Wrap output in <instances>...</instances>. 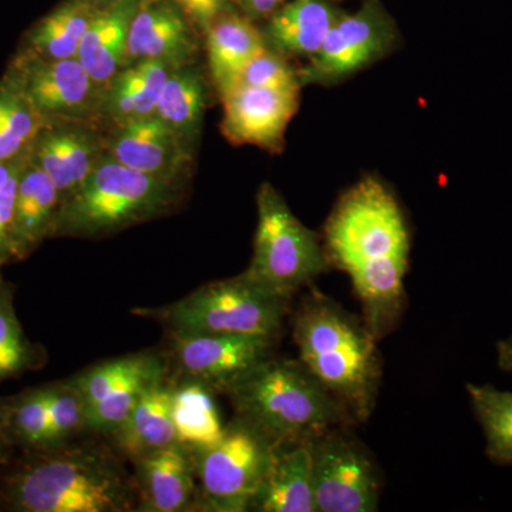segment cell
<instances>
[{
  "instance_id": "6da1fadb",
  "label": "cell",
  "mask_w": 512,
  "mask_h": 512,
  "mask_svg": "<svg viewBox=\"0 0 512 512\" xmlns=\"http://www.w3.org/2000/svg\"><path fill=\"white\" fill-rule=\"evenodd\" d=\"M325 238L328 256L348 272L376 330L399 305L409 265V232L396 198L365 178L340 198Z\"/></svg>"
},
{
  "instance_id": "7a4b0ae2",
  "label": "cell",
  "mask_w": 512,
  "mask_h": 512,
  "mask_svg": "<svg viewBox=\"0 0 512 512\" xmlns=\"http://www.w3.org/2000/svg\"><path fill=\"white\" fill-rule=\"evenodd\" d=\"M0 505L16 512L137 510L133 476L99 443H69L20 453L0 474Z\"/></svg>"
},
{
  "instance_id": "3957f363",
  "label": "cell",
  "mask_w": 512,
  "mask_h": 512,
  "mask_svg": "<svg viewBox=\"0 0 512 512\" xmlns=\"http://www.w3.org/2000/svg\"><path fill=\"white\" fill-rule=\"evenodd\" d=\"M235 417L276 448L308 441L343 419V406L301 360L268 357L227 390Z\"/></svg>"
},
{
  "instance_id": "277c9868",
  "label": "cell",
  "mask_w": 512,
  "mask_h": 512,
  "mask_svg": "<svg viewBox=\"0 0 512 512\" xmlns=\"http://www.w3.org/2000/svg\"><path fill=\"white\" fill-rule=\"evenodd\" d=\"M303 366L356 416L366 417L379 382L375 332L325 298L303 302L293 323Z\"/></svg>"
},
{
  "instance_id": "5b68a950",
  "label": "cell",
  "mask_w": 512,
  "mask_h": 512,
  "mask_svg": "<svg viewBox=\"0 0 512 512\" xmlns=\"http://www.w3.org/2000/svg\"><path fill=\"white\" fill-rule=\"evenodd\" d=\"M185 183L140 173L107 154L76 191L64 198L53 238H101L170 214Z\"/></svg>"
},
{
  "instance_id": "8992f818",
  "label": "cell",
  "mask_w": 512,
  "mask_h": 512,
  "mask_svg": "<svg viewBox=\"0 0 512 512\" xmlns=\"http://www.w3.org/2000/svg\"><path fill=\"white\" fill-rule=\"evenodd\" d=\"M289 298L268 291L242 272L211 282L180 301L160 308L134 309L171 333H220L278 339Z\"/></svg>"
},
{
  "instance_id": "52a82bcc",
  "label": "cell",
  "mask_w": 512,
  "mask_h": 512,
  "mask_svg": "<svg viewBox=\"0 0 512 512\" xmlns=\"http://www.w3.org/2000/svg\"><path fill=\"white\" fill-rule=\"evenodd\" d=\"M256 207L254 251L244 274L268 291L291 298L328 268V255L274 185L261 184Z\"/></svg>"
},
{
  "instance_id": "ba28073f",
  "label": "cell",
  "mask_w": 512,
  "mask_h": 512,
  "mask_svg": "<svg viewBox=\"0 0 512 512\" xmlns=\"http://www.w3.org/2000/svg\"><path fill=\"white\" fill-rule=\"evenodd\" d=\"M198 480L197 510H252L274 463L276 447L235 417L214 446L191 448Z\"/></svg>"
},
{
  "instance_id": "9c48e42d",
  "label": "cell",
  "mask_w": 512,
  "mask_h": 512,
  "mask_svg": "<svg viewBox=\"0 0 512 512\" xmlns=\"http://www.w3.org/2000/svg\"><path fill=\"white\" fill-rule=\"evenodd\" d=\"M400 30L382 0H363L330 29L322 49L298 70L303 86H335L362 72L396 49Z\"/></svg>"
},
{
  "instance_id": "30bf717a",
  "label": "cell",
  "mask_w": 512,
  "mask_h": 512,
  "mask_svg": "<svg viewBox=\"0 0 512 512\" xmlns=\"http://www.w3.org/2000/svg\"><path fill=\"white\" fill-rule=\"evenodd\" d=\"M274 338L168 332L167 382L200 384L211 393L229 387L256 365L274 355Z\"/></svg>"
},
{
  "instance_id": "8fae6325",
  "label": "cell",
  "mask_w": 512,
  "mask_h": 512,
  "mask_svg": "<svg viewBox=\"0 0 512 512\" xmlns=\"http://www.w3.org/2000/svg\"><path fill=\"white\" fill-rule=\"evenodd\" d=\"M46 124L103 126L104 92L74 59L46 60L16 52L8 67ZM104 127V126H103Z\"/></svg>"
},
{
  "instance_id": "7c38bea8",
  "label": "cell",
  "mask_w": 512,
  "mask_h": 512,
  "mask_svg": "<svg viewBox=\"0 0 512 512\" xmlns=\"http://www.w3.org/2000/svg\"><path fill=\"white\" fill-rule=\"evenodd\" d=\"M318 512H373L379 480L372 460L355 440L335 429L309 440Z\"/></svg>"
},
{
  "instance_id": "4fadbf2b",
  "label": "cell",
  "mask_w": 512,
  "mask_h": 512,
  "mask_svg": "<svg viewBox=\"0 0 512 512\" xmlns=\"http://www.w3.org/2000/svg\"><path fill=\"white\" fill-rule=\"evenodd\" d=\"M301 90L235 87L224 97L221 131L234 146H255L271 154L285 148V134L299 109Z\"/></svg>"
},
{
  "instance_id": "5bb4252c",
  "label": "cell",
  "mask_w": 512,
  "mask_h": 512,
  "mask_svg": "<svg viewBox=\"0 0 512 512\" xmlns=\"http://www.w3.org/2000/svg\"><path fill=\"white\" fill-rule=\"evenodd\" d=\"M106 154L140 173L185 183L194 163V146L157 116L106 128Z\"/></svg>"
},
{
  "instance_id": "9a60e30c",
  "label": "cell",
  "mask_w": 512,
  "mask_h": 512,
  "mask_svg": "<svg viewBox=\"0 0 512 512\" xmlns=\"http://www.w3.org/2000/svg\"><path fill=\"white\" fill-rule=\"evenodd\" d=\"M200 30L171 0H141L131 20L127 64L163 62L178 67L194 64Z\"/></svg>"
},
{
  "instance_id": "2e32d148",
  "label": "cell",
  "mask_w": 512,
  "mask_h": 512,
  "mask_svg": "<svg viewBox=\"0 0 512 512\" xmlns=\"http://www.w3.org/2000/svg\"><path fill=\"white\" fill-rule=\"evenodd\" d=\"M106 128L89 123H50L30 148V161L42 168L64 198L87 180L106 154Z\"/></svg>"
},
{
  "instance_id": "e0dca14e",
  "label": "cell",
  "mask_w": 512,
  "mask_h": 512,
  "mask_svg": "<svg viewBox=\"0 0 512 512\" xmlns=\"http://www.w3.org/2000/svg\"><path fill=\"white\" fill-rule=\"evenodd\" d=\"M134 464L137 511L197 510V476L190 447L174 443L140 458Z\"/></svg>"
},
{
  "instance_id": "ac0fdd59",
  "label": "cell",
  "mask_w": 512,
  "mask_h": 512,
  "mask_svg": "<svg viewBox=\"0 0 512 512\" xmlns=\"http://www.w3.org/2000/svg\"><path fill=\"white\" fill-rule=\"evenodd\" d=\"M62 195L49 175L29 160L20 170L12 218V249L22 261L53 238Z\"/></svg>"
},
{
  "instance_id": "d6986e66",
  "label": "cell",
  "mask_w": 512,
  "mask_h": 512,
  "mask_svg": "<svg viewBox=\"0 0 512 512\" xmlns=\"http://www.w3.org/2000/svg\"><path fill=\"white\" fill-rule=\"evenodd\" d=\"M204 36L212 84L221 99L234 89L248 63L268 45L262 29L235 6L222 12Z\"/></svg>"
},
{
  "instance_id": "ffe728a7",
  "label": "cell",
  "mask_w": 512,
  "mask_h": 512,
  "mask_svg": "<svg viewBox=\"0 0 512 512\" xmlns=\"http://www.w3.org/2000/svg\"><path fill=\"white\" fill-rule=\"evenodd\" d=\"M330 0H286L262 29L269 49L282 56L312 59L342 15Z\"/></svg>"
},
{
  "instance_id": "44dd1931",
  "label": "cell",
  "mask_w": 512,
  "mask_h": 512,
  "mask_svg": "<svg viewBox=\"0 0 512 512\" xmlns=\"http://www.w3.org/2000/svg\"><path fill=\"white\" fill-rule=\"evenodd\" d=\"M141 0H121L97 10L80 43L77 59L101 89L126 67L131 20Z\"/></svg>"
},
{
  "instance_id": "7402d4cb",
  "label": "cell",
  "mask_w": 512,
  "mask_h": 512,
  "mask_svg": "<svg viewBox=\"0 0 512 512\" xmlns=\"http://www.w3.org/2000/svg\"><path fill=\"white\" fill-rule=\"evenodd\" d=\"M173 70L175 67L163 62H138L124 67L104 92V128L156 116L158 100Z\"/></svg>"
},
{
  "instance_id": "603a6c76",
  "label": "cell",
  "mask_w": 512,
  "mask_h": 512,
  "mask_svg": "<svg viewBox=\"0 0 512 512\" xmlns=\"http://www.w3.org/2000/svg\"><path fill=\"white\" fill-rule=\"evenodd\" d=\"M174 384L158 383L134 407L119 429L110 434L120 456L131 463L177 443L173 421Z\"/></svg>"
},
{
  "instance_id": "cb8c5ba5",
  "label": "cell",
  "mask_w": 512,
  "mask_h": 512,
  "mask_svg": "<svg viewBox=\"0 0 512 512\" xmlns=\"http://www.w3.org/2000/svg\"><path fill=\"white\" fill-rule=\"evenodd\" d=\"M252 510L318 512L309 440L276 448L271 471Z\"/></svg>"
},
{
  "instance_id": "d4e9b609",
  "label": "cell",
  "mask_w": 512,
  "mask_h": 512,
  "mask_svg": "<svg viewBox=\"0 0 512 512\" xmlns=\"http://www.w3.org/2000/svg\"><path fill=\"white\" fill-rule=\"evenodd\" d=\"M97 10L89 0H62L23 33L16 52L46 60L74 59Z\"/></svg>"
},
{
  "instance_id": "484cf974",
  "label": "cell",
  "mask_w": 512,
  "mask_h": 512,
  "mask_svg": "<svg viewBox=\"0 0 512 512\" xmlns=\"http://www.w3.org/2000/svg\"><path fill=\"white\" fill-rule=\"evenodd\" d=\"M207 106L204 77L194 64L178 67L168 76L156 116L194 146L200 137Z\"/></svg>"
},
{
  "instance_id": "4316f807",
  "label": "cell",
  "mask_w": 512,
  "mask_h": 512,
  "mask_svg": "<svg viewBox=\"0 0 512 512\" xmlns=\"http://www.w3.org/2000/svg\"><path fill=\"white\" fill-rule=\"evenodd\" d=\"M45 120L9 70L0 77V163L30 154Z\"/></svg>"
},
{
  "instance_id": "83f0119b",
  "label": "cell",
  "mask_w": 512,
  "mask_h": 512,
  "mask_svg": "<svg viewBox=\"0 0 512 512\" xmlns=\"http://www.w3.org/2000/svg\"><path fill=\"white\" fill-rule=\"evenodd\" d=\"M52 383L0 399V424L12 447L20 453L45 448L49 429Z\"/></svg>"
},
{
  "instance_id": "f1b7e54d",
  "label": "cell",
  "mask_w": 512,
  "mask_h": 512,
  "mask_svg": "<svg viewBox=\"0 0 512 512\" xmlns=\"http://www.w3.org/2000/svg\"><path fill=\"white\" fill-rule=\"evenodd\" d=\"M164 380H167L164 353L154 352L146 365L127 377L87 414L86 431L109 437L130 416L141 399Z\"/></svg>"
},
{
  "instance_id": "f546056e",
  "label": "cell",
  "mask_w": 512,
  "mask_h": 512,
  "mask_svg": "<svg viewBox=\"0 0 512 512\" xmlns=\"http://www.w3.org/2000/svg\"><path fill=\"white\" fill-rule=\"evenodd\" d=\"M212 394L200 384L174 386L173 421L177 443L205 448L221 440L225 427Z\"/></svg>"
},
{
  "instance_id": "4dcf8cb0",
  "label": "cell",
  "mask_w": 512,
  "mask_h": 512,
  "mask_svg": "<svg viewBox=\"0 0 512 512\" xmlns=\"http://www.w3.org/2000/svg\"><path fill=\"white\" fill-rule=\"evenodd\" d=\"M43 346L26 336L15 309V286L0 278V383L35 372L46 363Z\"/></svg>"
},
{
  "instance_id": "1f68e13d",
  "label": "cell",
  "mask_w": 512,
  "mask_h": 512,
  "mask_svg": "<svg viewBox=\"0 0 512 512\" xmlns=\"http://www.w3.org/2000/svg\"><path fill=\"white\" fill-rule=\"evenodd\" d=\"M467 393L483 429L488 458L512 466V392L491 384H467Z\"/></svg>"
},
{
  "instance_id": "d6a6232c",
  "label": "cell",
  "mask_w": 512,
  "mask_h": 512,
  "mask_svg": "<svg viewBox=\"0 0 512 512\" xmlns=\"http://www.w3.org/2000/svg\"><path fill=\"white\" fill-rule=\"evenodd\" d=\"M153 353L141 352L114 357V359L104 360V362L97 363V365L70 377L74 386L82 394L87 414L92 412L94 407L101 400L106 399L127 377L134 375L137 370L146 365Z\"/></svg>"
},
{
  "instance_id": "836d02e7",
  "label": "cell",
  "mask_w": 512,
  "mask_h": 512,
  "mask_svg": "<svg viewBox=\"0 0 512 512\" xmlns=\"http://www.w3.org/2000/svg\"><path fill=\"white\" fill-rule=\"evenodd\" d=\"M86 423V403L72 380L53 382L45 448L74 440V437L86 431Z\"/></svg>"
},
{
  "instance_id": "e575fe53",
  "label": "cell",
  "mask_w": 512,
  "mask_h": 512,
  "mask_svg": "<svg viewBox=\"0 0 512 512\" xmlns=\"http://www.w3.org/2000/svg\"><path fill=\"white\" fill-rule=\"evenodd\" d=\"M239 86L282 90L302 89L298 80V70L293 69L285 56L269 47L254 57L242 70L235 84V87Z\"/></svg>"
},
{
  "instance_id": "d590c367",
  "label": "cell",
  "mask_w": 512,
  "mask_h": 512,
  "mask_svg": "<svg viewBox=\"0 0 512 512\" xmlns=\"http://www.w3.org/2000/svg\"><path fill=\"white\" fill-rule=\"evenodd\" d=\"M29 156L0 163V276L2 268L15 262L12 249V218L20 170Z\"/></svg>"
},
{
  "instance_id": "8d00e7d4",
  "label": "cell",
  "mask_w": 512,
  "mask_h": 512,
  "mask_svg": "<svg viewBox=\"0 0 512 512\" xmlns=\"http://www.w3.org/2000/svg\"><path fill=\"white\" fill-rule=\"evenodd\" d=\"M178 6L191 22L194 23L195 28L200 30L201 35L207 32L211 23L214 22L222 12L232 8L234 2L232 0H171Z\"/></svg>"
},
{
  "instance_id": "74e56055",
  "label": "cell",
  "mask_w": 512,
  "mask_h": 512,
  "mask_svg": "<svg viewBox=\"0 0 512 512\" xmlns=\"http://www.w3.org/2000/svg\"><path fill=\"white\" fill-rule=\"evenodd\" d=\"M497 353L498 365L504 372L512 373V336L498 342Z\"/></svg>"
},
{
  "instance_id": "f35d334b",
  "label": "cell",
  "mask_w": 512,
  "mask_h": 512,
  "mask_svg": "<svg viewBox=\"0 0 512 512\" xmlns=\"http://www.w3.org/2000/svg\"><path fill=\"white\" fill-rule=\"evenodd\" d=\"M15 451V448H13L12 444L9 443L5 431L2 429V424H0V474L8 468L10 463H12Z\"/></svg>"
},
{
  "instance_id": "ab89813d",
  "label": "cell",
  "mask_w": 512,
  "mask_h": 512,
  "mask_svg": "<svg viewBox=\"0 0 512 512\" xmlns=\"http://www.w3.org/2000/svg\"><path fill=\"white\" fill-rule=\"evenodd\" d=\"M92 5L96 6L97 9L106 8V6L114 5L119 3L121 0H89Z\"/></svg>"
},
{
  "instance_id": "60d3db41",
  "label": "cell",
  "mask_w": 512,
  "mask_h": 512,
  "mask_svg": "<svg viewBox=\"0 0 512 512\" xmlns=\"http://www.w3.org/2000/svg\"><path fill=\"white\" fill-rule=\"evenodd\" d=\"M330 2L338 3V5H339L340 2H345V0H330Z\"/></svg>"
},
{
  "instance_id": "b9f144b4",
  "label": "cell",
  "mask_w": 512,
  "mask_h": 512,
  "mask_svg": "<svg viewBox=\"0 0 512 512\" xmlns=\"http://www.w3.org/2000/svg\"><path fill=\"white\" fill-rule=\"evenodd\" d=\"M0 278H3V275H2V276H0Z\"/></svg>"
}]
</instances>
